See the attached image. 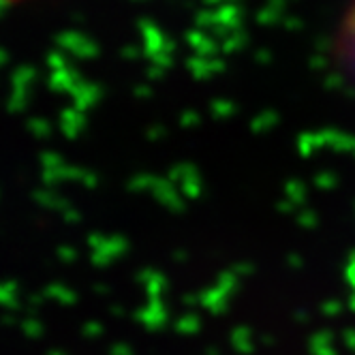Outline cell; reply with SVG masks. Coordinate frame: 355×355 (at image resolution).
Returning <instances> with one entry per match:
<instances>
[{"mask_svg": "<svg viewBox=\"0 0 355 355\" xmlns=\"http://www.w3.org/2000/svg\"><path fill=\"white\" fill-rule=\"evenodd\" d=\"M5 3H21V0H5Z\"/></svg>", "mask_w": 355, "mask_h": 355, "instance_id": "1", "label": "cell"}]
</instances>
